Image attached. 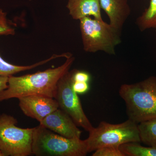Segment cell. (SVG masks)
<instances>
[{
    "label": "cell",
    "instance_id": "6da1fadb",
    "mask_svg": "<svg viewBox=\"0 0 156 156\" xmlns=\"http://www.w3.org/2000/svg\"><path fill=\"white\" fill-rule=\"evenodd\" d=\"M74 60V57L71 56L56 68L20 76H10L7 89L0 92V102L31 95L54 98L58 81L69 70Z\"/></svg>",
    "mask_w": 156,
    "mask_h": 156
},
{
    "label": "cell",
    "instance_id": "7a4b0ae2",
    "mask_svg": "<svg viewBox=\"0 0 156 156\" xmlns=\"http://www.w3.org/2000/svg\"><path fill=\"white\" fill-rule=\"evenodd\" d=\"M120 97L125 101L128 119L139 123L156 119V76L134 84L121 85Z\"/></svg>",
    "mask_w": 156,
    "mask_h": 156
},
{
    "label": "cell",
    "instance_id": "3957f363",
    "mask_svg": "<svg viewBox=\"0 0 156 156\" xmlns=\"http://www.w3.org/2000/svg\"><path fill=\"white\" fill-rule=\"evenodd\" d=\"M32 151L37 156H84L88 153L85 140L66 138L40 125L34 130Z\"/></svg>",
    "mask_w": 156,
    "mask_h": 156
},
{
    "label": "cell",
    "instance_id": "277c9868",
    "mask_svg": "<svg viewBox=\"0 0 156 156\" xmlns=\"http://www.w3.org/2000/svg\"><path fill=\"white\" fill-rule=\"evenodd\" d=\"M80 21L82 41L86 52L103 51L110 55L115 54L116 47L122 41L121 31L103 20L90 17H84Z\"/></svg>",
    "mask_w": 156,
    "mask_h": 156
},
{
    "label": "cell",
    "instance_id": "5b68a950",
    "mask_svg": "<svg viewBox=\"0 0 156 156\" xmlns=\"http://www.w3.org/2000/svg\"><path fill=\"white\" fill-rule=\"evenodd\" d=\"M89 132V137L85 140L88 153L106 146L141 142L138 124L129 119L118 124L103 121Z\"/></svg>",
    "mask_w": 156,
    "mask_h": 156
},
{
    "label": "cell",
    "instance_id": "8992f818",
    "mask_svg": "<svg viewBox=\"0 0 156 156\" xmlns=\"http://www.w3.org/2000/svg\"><path fill=\"white\" fill-rule=\"evenodd\" d=\"M17 120L12 116L0 115V150L5 156H28L33 154L34 128H22L16 126Z\"/></svg>",
    "mask_w": 156,
    "mask_h": 156
},
{
    "label": "cell",
    "instance_id": "52a82bcc",
    "mask_svg": "<svg viewBox=\"0 0 156 156\" xmlns=\"http://www.w3.org/2000/svg\"><path fill=\"white\" fill-rule=\"evenodd\" d=\"M74 70L69 71L59 80L54 98L59 108L68 115L77 126L89 132L94 127L85 114L77 93L73 88Z\"/></svg>",
    "mask_w": 156,
    "mask_h": 156
},
{
    "label": "cell",
    "instance_id": "ba28073f",
    "mask_svg": "<svg viewBox=\"0 0 156 156\" xmlns=\"http://www.w3.org/2000/svg\"><path fill=\"white\" fill-rule=\"evenodd\" d=\"M19 105L24 115L39 122L59 108L56 99L41 95H31L18 98Z\"/></svg>",
    "mask_w": 156,
    "mask_h": 156
},
{
    "label": "cell",
    "instance_id": "9c48e42d",
    "mask_svg": "<svg viewBox=\"0 0 156 156\" xmlns=\"http://www.w3.org/2000/svg\"><path fill=\"white\" fill-rule=\"evenodd\" d=\"M40 125L66 138H80L82 131L71 118L60 108L48 115Z\"/></svg>",
    "mask_w": 156,
    "mask_h": 156
},
{
    "label": "cell",
    "instance_id": "30bf717a",
    "mask_svg": "<svg viewBox=\"0 0 156 156\" xmlns=\"http://www.w3.org/2000/svg\"><path fill=\"white\" fill-rule=\"evenodd\" d=\"M101 9L106 13L109 24L122 31L131 13L128 0H99Z\"/></svg>",
    "mask_w": 156,
    "mask_h": 156
},
{
    "label": "cell",
    "instance_id": "8fae6325",
    "mask_svg": "<svg viewBox=\"0 0 156 156\" xmlns=\"http://www.w3.org/2000/svg\"><path fill=\"white\" fill-rule=\"evenodd\" d=\"M66 7L73 19L80 20L92 16L95 19L103 20L99 0H68Z\"/></svg>",
    "mask_w": 156,
    "mask_h": 156
},
{
    "label": "cell",
    "instance_id": "7c38bea8",
    "mask_svg": "<svg viewBox=\"0 0 156 156\" xmlns=\"http://www.w3.org/2000/svg\"><path fill=\"white\" fill-rule=\"evenodd\" d=\"M141 142L156 149V119L138 124Z\"/></svg>",
    "mask_w": 156,
    "mask_h": 156
},
{
    "label": "cell",
    "instance_id": "4fadbf2b",
    "mask_svg": "<svg viewBox=\"0 0 156 156\" xmlns=\"http://www.w3.org/2000/svg\"><path fill=\"white\" fill-rule=\"evenodd\" d=\"M136 23L141 31L156 29V0H150L149 5L137 18Z\"/></svg>",
    "mask_w": 156,
    "mask_h": 156
},
{
    "label": "cell",
    "instance_id": "5bb4252c",
    "mask_svg": "<svg viewBox=\"0 0 156 156\" xmlns=\"http://www.w3.org/2000/svg\"><path fill=\"white\" fill-rule=\"evenodd\" d=\"M55 56L53 55L48 59L37 62L31 65L17 66L11 64L5 61L0 55V76L9 77L13 76L17 73L33 69L40 66L46 64L47 62L55 59Z\"/></svg>",
    "mask_w": 156,
    "mask_h": 156
},
{
    "label": "cell",
    "instance_id": "9a60e30c",
    "mask_svg": "<svg viewBox=\"0 0 156 156\" xmlns=\"http://www.w3.org/2000/svg\"><path fill=\"white\" fill-rule=\"evenodd\" d=\"M139 142H131L120 145V151L125 156H156V149L144 147Z\"/></svg>",
    "mask_w": 156,
    "mask_h": 156
},
{
    "label": "cell",
    "instance_id": "2e32d148",
    "mask_svg": "<svg viewBox=\"0 0 156 156\" xmlns=\"http://www.w3.org/2000/svg\"><path fill=\"white\" fill-rule=\"evenodd\" d=\"M15 29L11 25L7 14L0 9V35H14Z\"/></svg>",
    "mask_w": 156,
    "mask_h": 156
},
{
    "label": "cell",
    "instance_id": "e0dca14e",
    "mask_svg": "<svg viewBox=\"0 0 156 156\" xmlns=\"http://www.w3.org/2000/svg\"><path fill=\"white\" fill-rule=\"evenodd\" d=\"M120 146L108 145L94 151L92 156H125L120 151Z\"/></svg>",
    "mask_w": 156,
    "mask_h": 156
},
{
    "label": "cell",
    "instance_id": "ac0fdd59",
    "mask_svg": "<svg viewBox=\"0 0 156 156\" xmlns=\"http://www.w3.org/2000/svg\"><path fill=\"white\" fill-rule=\"evenodd\" d=\"M73 88L76 93L83 94L89 90V87L88 82H79L74 80Z\"/></svg>",
    "mask_w": 156,
    "mask_h": 156
},
{
    "label": "cell",
    "instance_id": "d6986e66",
    "mask_svg": "<svg viewBox=\"0 0 156 156\" xmlns=\"http://www.w3.org/2000/svg\"><path fill=\"white\" fill-rule=\"evenodd\" d=\"M73 78L74 80L75 81L89 82L90 79V76L86 72L75 69Z\"/></svg>",
    "mask_w": 156,
    "mask_h": 156
},
{
    "label": "cell",
    "instance_id": "ffe728a7",
    "mask_svg": "<svg viewBox=\"0 0 156 156\" xmlns=\"http://www.w3.org/2000/svg\"><path fill=\"white\" fill-rule=\"evenodd\" d=\"M9 78V76H0V92L7 89Z\"/></svg>",
    "mask_w": 156,
    "mask_h": 156
},
{
    "label": "cell",
    "instance_id": "44dd1931",
    "mask_svg": "<svg viewBox=\"0 0 156 156\" xmlns=\"http://www.w3.org/2000/svg\"><path fill=\"white\" fill-rule=\"evenodd\" d=\"M0 156H5L4 154L2 152V151L1 150H0Z\"/></svg>",
    "mask_w": 156,
    "mask_h": 156
}]
</instances>
